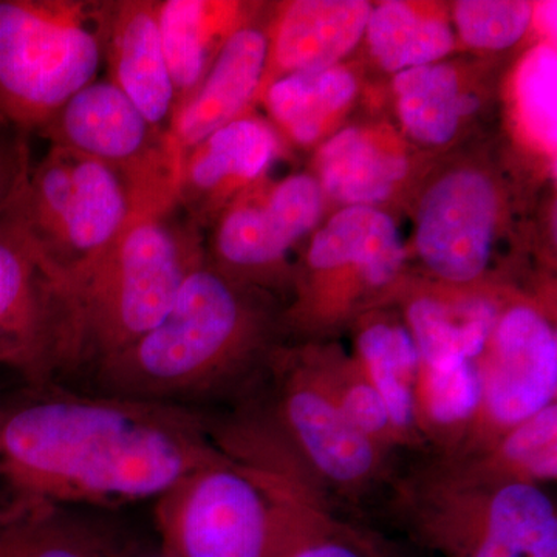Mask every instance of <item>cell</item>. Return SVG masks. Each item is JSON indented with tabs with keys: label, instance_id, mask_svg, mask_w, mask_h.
I'll return each mask as SVG.
<instances>
[{
	"label": "cell",
	"instance_id": "1",
	"mask_svg": "<svg viewBox=\"0 0 557 557\" xmlns=\"http://www.w3.org/2000/svg\"><path fill=\"white\" fill-rule=\"evenodd\" d=\"M38 388L44 394L0 417L5 497L70 508L157 500L223 457L185 408Z\"/></svg>",
	"mask_w": 557,
	"mask_h": 557
},
{
	"label": "cell",
	"instance_id": "2",
	"mask_svg": "<svg viewBox=\"0 0 557 557\" xmlns=\"http://www.w3.org/2000/svg\"><path fill=\"white\" fill-rule=\"evenodd\" d=\"M175 212H135L100 258L65 277L60 375L94 373L170 311L186 278L203 263L194 222L185 225Z\"/></svg>",
	"mask_w": 557,
	"mask_h": 557
},
{
	"label": "cell",
	"instance_id": "3",
	"mask_svg": "<svg viewBox=\"0 0 557 557\" xmlns=\"http://www.w3.org/2000/svg\"><path fill=\"white\" fill-rule=\"evenodd\" d=\"M260 333L262 319L239 282L203 262L159 324L102 362L94 379L102 394L183 408L239 369Z\"/></svg>",
	"mask_w": 557,
	"mask_h": 557
},
{
	"label": "cell",
	"instance_id": "4",
	"mask_svg": "<svg viewBox=\"0 0 557 557\" xmlns=\"http://www.w3.org/2000/svg\"><path fill=\"white\" fill-rule=\"evenodd\" d=\"M110 2L0 0V119L39 132L97 79Z\"/></svg>",
	"mask_w": 557,
	"mask_h": 557
},
{
	"label": "cell",
	"instance_id": "5",
	"mask_svg": "<svg viewBox=\"0 0 557 557\" xmlns=\"http://www.w3.org/2000/svg\"><path fill=\"white\" fill-rule=\"evenodd\" d=\"M168 557H289L311 536L255 472L225 457L180 479L156 500Z\"/></svg>",
	"mask_w": 557,
	"mask_h": 557
},
{
	"label": "cell",
	"instance_id": "6",
	"mask_svg": "<svg viewBox=\"0 0 557 557\" xmlns=\"http://www.w3.org/2000/svg\"><path fill=\"white\" fill-rule=\"evenodd\" d=\"M11 209L65 277L100 258L134 214L129 189L115 171L60 146L30 170Z\"/></svg>",
	"mask_w": 557,
	"mask_h": 557
},
{
	"label": "cell",
	"instance_id": "7",
	"mask_svg": "<svg viewBox=\"0 0 557 557\" xmlns=\"http://www.w3.org/2000/svg\"><path fill=\"white\" fill-rule=\"evenodd\" d=\"M38 134L115 171L129 189L134 214L178 209L182 152L170 131L150 123L109 79L76 91Z\"/></svg>",
	"mask_w": 557,
	"mask_h": 557
},
{
	"label": "cell",
	"instance_id": "8",
	"mask_svg": "<svg viewBox=\"0 0 557 557\" xmlns=\"http://www.w3.org/2000/svg\"><path fill=\"white\" fill-rule=\"evenodd\" d=\"M11 205L0 218V364L47 386L60 375L65 276L40 255Z\"/></svg>",
	"mask_w": 557,
	"mask_h": 557
},
{
	"label": "cell",
	"instance_id": "9",
	"mask_svg": "<svg viewBox=\"0 0 557 557\" xmlns=\"http://www.w3.org/2000/svg\"><path fill=\"white\" fill-rule=\"evenodd\" d=\"M483 355L480 410L494 426L509 431L556 403V332L533 307L505 311Z\"/></svg>",
	"mask_w": 557,
	"mask_h": 557
},
{
	"label": "cell",
	"instance_id": "10",
	"mask_svg": "<svg viewBox=\"0 0 557 557\" xmlns=\"http://www.w3.org/2000/svg\"><path fill=\"white\" fill-rule=\"evenodd\" d=\"M497 218V190L486 175L474 170L449 172L421 199L418 255L445 281H475L490 263Z\"/></svg>",
	"mask_w": 557,
	"mask_h": 557
},
{
	"label": "cell",
	"instance_id": "11",
	"mask_svg": "<svg viewBox=\"0 0 557 557\" xmlns=\"http://www.w3.org/2000/svg\"><path fill=\"white\" fill-rule=\"evenodd\" d=\"M324 190L311 175H292L260 199H244L226 209L215 234V252L225 270L260 273L276 267L289 248L317 225Z\"/></svg>",
	"mask_w": 557,
	"mask_h": 557
},
{
	"label": "cell",
	"instance_id": "12",
	"mask_svg": "<svg viewBox=\"0 0 557 557\" xmlns=\"http://www.w3.org/2000/svg\"><path fill=\"white\" fill-rule=\"evenodd\" d=\"M278 152L265 121L240 116L209 135L183 157L177 207L199 222L237 190L258 182Z\"/></svg>",
	"mask_w": 557,
	"mask_h": 557
},
{
	"label": "cell",
	"instance_id": "13",
	"mask_svg": "<svg viewBox=\"0 0 557 557\" xmlns=\"http://www.w3.org/2000/svg\"><path fill=\"white\" fill-rule=\"evenodd\" d=\"M269 64V36L262 28L242 24L219 51L196 91L183 102L170 123L172 139L182 156L245 110L260 94Z\"/></svg>",
	"mask_w": 557,
	"mask_h": 557
},
{
	"label": "cell",
	"instance_id": "14",
	"mask_svg": "<svg viewBox=\"0 0 557 557\" xmlns=\"http://www.w3.org/2000/svg\"><path fill=\"white\" fill-rule=\"evenodd\" d=\"M159 0L110 2L104 62L109 81L156 126L168 129L175 89L159 27Z\"/></svg>",
	"mask_w": 557,
	"mask_h": 557
},
{
	"label": "cell",
	"instance_id": "15",
	"mask_svg": "<svg viewBox=\"0 0 557 557\" xmlns=\"http://www.w3.org/2000/svg\"><path fill=\"white\" fill-rule=\"evenodd\" d=\"M453 557H557V516L525 480L498 487L479 523L443 539Z\"/></svg>",
	"mask_w": 557,
	"mask_h": 557
},
{
	"label": "cell",
	"instance_id": "16",
	"mask_svg": "<svg viewBox=\"0 0 557 557\" xmlns=\"http://www.w3.org/2000/svg\"><path fill=\"white\" fill-rule=\"evenodd\" d=\"M370 11L362 0L289 3L269 39V64L288 73L336 67L366 35Z\"/></svg>",
	"mask_w": 557,
	"mask_h": 557
},
{
	"label": "cell",
	"instance_id": "17",
	"mask_svg": "<svg viewBox=\"0 0 557 557\" xmlns=\"http://www.w3.org/2000/svg\"><path fill=\"white\" fill-rule=\"evenodd\" d=\"M284 416L307 457L325 478L355 483L375 468V442L344 417L333 395L311 384L295 383L285 397Z\"/></svg>",
	"mask_w": 557,
	"mask_h": 557
},
{
	"label": "cell",
	"instance_id": "18",
	"mask_svg": "<svg viewBox=\"0 0 557 557\" xmlns=\"http://www.w3.org/2000/svg\"><path fill=\"white\" fill-rule=\"evenodd\" d=\"M242 25L239 9L207 0H161L159 27L175 89V110L200 86L219 51Z\"/></svg>",
	"mask_w": 557,
	"mask_h": 557
},
{
	"label": "cell",
	"instance_id": "19",
	"mask_svg": "<svg viewBox=\"0 0 557 557\" xmlns=\"http://www.w3.org/2000/svg\"><path fill=\"white\" fill-rule=\"evenodd\" d=\"M317 270L355 267L373 287L386 285L401 270L405 247L394 219L373 207H346L333 215L310 245Z\"/></svg>",
	"mask_w": 557,
	"mask_h": 557
},
{
	"label": "cell",
	"instance_id": "20",
	"mask_svg": "<svg viewBox=\"0 0 557 557\" xmlns=\"http://www.w3.org/2000/svg\"><path fill=\"white\" fill-rule=\"evenodd\" d=\"M0 557H115L97 528L70 507L0 500Z\"/></svg>",
	"mask_w": 557,
	"mask_h": 557
},
{
	"label": "cell",
	"instance_id": "21",
	"mask_svg": "<svg viewBox=\"0 0 557 557\" xmlns=\"http://www.w3.org/2000/svg\"><path fill=\"white\" fill-rule=\"evenodd\" d=\"M318 164L322 190L348 207H372L386 200L409 168L405 157L354 127L322 146Z\"/></svg>",
	"mask_w": 557,
	"mask_h": 557
},
{
	"label": "cell",
	"instance_id": "22",
	"mask_svg": "<svg viewBox=\"0 0 557 557\" xmlns=\"http://www.w3.org/2000/svg\"><path fill=\"white\" fill-rule=\"evenodd\" d=\"M497 319L493 304L482 299L449 306L426 296L413 300L408 310L409 332L424 368L453 359L478 361L485 354Z\"/></svg>",
	"mask_w": 557,
	"mask_h": 557
},
{
	"label": "cell",
	"instance_id": "23",
	"mask_svg": "<svg viewBox=\"0 0 557 557\" xmlns=\"http://www.w3.org/2000/svg\"><path fill=\"white\" fill-rule=\"evenodd\" d=\"M394 89L403 126L426 146L449 143L461 119L478 109L472 95L461 94L456 69L449 64L435 62L399 72Z\"/></svg>",
	"mask_w": 557,
	"mask_h": 557
},
{
	"label": "cell",
	"instance_id": "24",
	"mask_svg": "<svg viewBox=\"0 0 557 557\" xmlns=\"http://www.w3.org/2000/svg\"><path fill=\"white\" fill-rule=\"evenodd\" d=\"M357 94V79L338 65L319 72L288 73L267 87L265 102L271 116L300 145L317 141L330 121Z\"/></svg>",
	"mask_w": 557,
	"mask_h": 557
},
{
	"label": "cell",
	"instance_id": "25",
	"mask_svg": "<svg viewBox=\"0 0 557 557\" xmlns=\"http://www.w3.org/2000/svg\"><path fill=\"white\" fill-rule=\"evenodd\" d=\"M366 380L386 405L392 428L410 429L417 420L421 358L409 330L373 324L358 338Z\"/></svg>",
	"mask_w": 557,
	"mask_h": 557
},
{
	"label": "cell",
	"instance_id": "26",
	"mask_svg": "<svg viewBox=\"0 0 557 557\" xmlns=\"http://www.w3.org/2000/svg\"><path fill=\"white\" fill-rule=\"evenodd\" d=\"M366 35L373 57L387 72L435 64L454 49L453 30L445 21L403 2L372 9Z\"/></svg>",
	"mask_w": 557,
	"mask_h": 557
},
{
	"label": "cell",
	"instance_id": "27",
	"mask_svg": "<svg viewBox=\"0 0 557 557\" xmlns=\"http://www.w3.org/2000/svg\"><path fill=\"white\" fill-rule=\"evenodd\" d=\"M417 403L437 426L453 428L478 416L482 409V373L479 361L453 359L421 366Z\"/></svg>",
	"mask_w": 557,
	"mask_h": 557
},
{
	"label": "cell",
	"instance_id": "28",
	"mask_svg": "<svg viewBox=\"0 0 557 557\" xmlns=\"http://www.w3.org/2000/svg\"><path fill=\"white\" fill-rule=\"evenodd\" d=\"M556 50L544 44L528 51L516 72V102L528 137L547 152L556 150Z\"/></svg>",
	"mask_w": 557,
	"mask_h": 557
},
{
	"label": "cell",
	"instance_id": "29",
	"mask_svg": "<svg viewBox=\"0 0 557 557\" xmlns=\"http://www.w3.org/2000/svg\"><path fill=\"white\" fill-rule=\"evenodd\" d=\"M454 17L458 35L469 47L504 50L525 36L534 7L520 0H461Z\"/></svg>",
	"mask_w": 557,
	"mask_h": 557
},
{
	"label": "cell",
	"instance_id": "30",
	"mask_svg": "<svg viewBox=\"0 0 557 557\" xmlns=\"http://www.w3.org/2000/svg\"><path fill=\"white\" fill-rule=\"evenodd\" d=\"M502 465L531 480H555L557 475L556 403L509 429L498 449Z\"/></svg>",
	"mask_w": 557,
	"mask_h": 557
},
{
	"label": "cell",
	"instance_id": "31",
	"mask_svg": "<svg viewBox=\"0 0 557 557\" xmlns=\"http://www.w3.org/2000/svg\"><path fill=\"white\" fill-rule=\"evenodd\" d=\"M335 398L344 417L375 442L392 428L386 405L368 380H354Z\"/></svg>",
	"mask_w": 557,
	"mask_h": 557
},
{
	"label": "cell",
	"instance_id": "32",
	"mask_svg": "<svg viewBox=\"0 0 557 557\" xmlns=\"http://www.w3.org/2000/svg\"><path fill=\"white\" fill-rule=\"evenodd\" d=\"M30 170L27 134L0 119V218L20 196Z\"/></svg>",
	"mask_w": 557,
	"mask_h": 557
},
{
	"label": "cell",
	"instance_id": "33",
	"mask_svg": "<svg viewBox=\"0 0 557 557\" xmlns=\"http://www.w3.org/2000/svg\"><path fill=\"white\" fill-rule=\"evenodd\" d=\"M289 557H361L354 549L338 542L314 541L304 545Z\"/></svg>",
	"mask_w": 557,
	"mask_h": 557
},
{
	"label": "cell",
	"instance_id": "34",
	"mask_svg": "<svg viewBox=\"0 0 557 557\" xmlns=\"http://www.w3.org/2000/svg\"><path fill=\"white\" fill-rule=\"evenodd\" d=\"M552 13H556V3H547V5L539 9V22H541L547 30H552V20L555 21V16H552ZM553 30H555V28H553Z\"/></svg>",
	"mask_w": 557,
	"mask_h": 557
},
{
	"label": "cell",
	"instance_id": "35",
	"mask_svg": "<svg viewBox=\"0 0 557 557\" xmlns=\"http://www.w3.org/2000/svg\"><path fill=\"white\" fill-rule=\"evenodd\" d=\"M135 557H168V556H164L163 553H159V555H145V556H135Z\"/></svg>",
	"mask_w": 557,
	"mask_h": 557
}]
</instances>
